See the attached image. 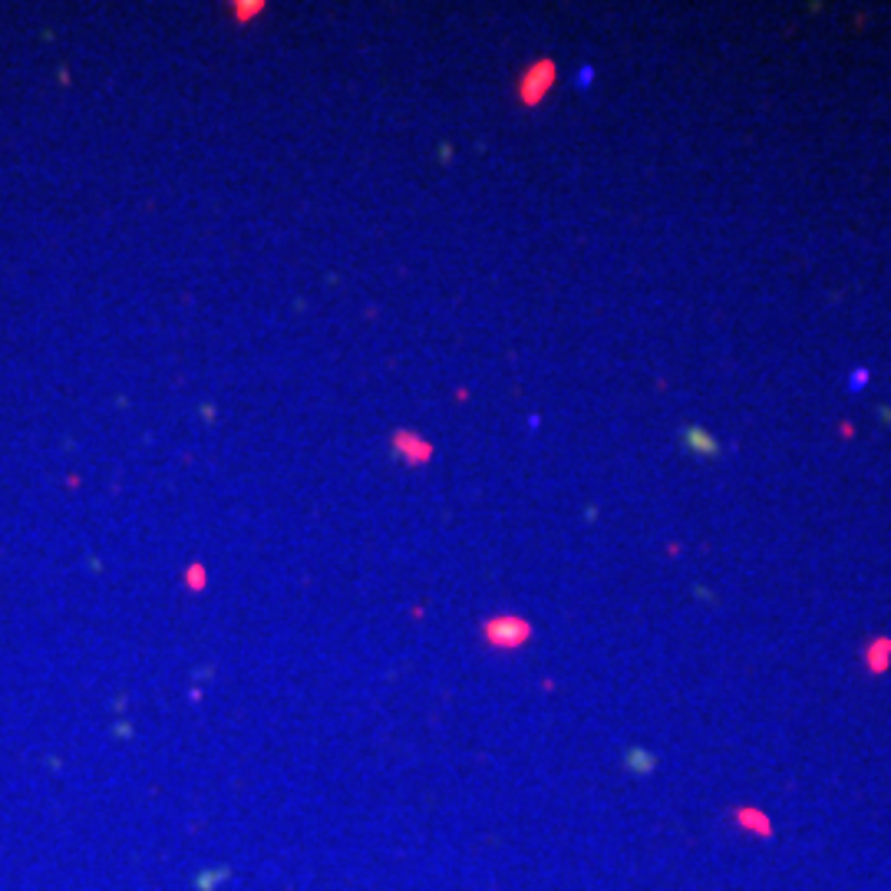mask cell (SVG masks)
<instances>
[{
	"label": "cell",
	"mask_w": 891,
	"mask_h": 891,
	"mask_svg": "<svg viewBox=\"0 0 891 891\" xmlns=\"http://www.w3.org/2000/svg\"><path fill=\"white\" fill-rule=\"evenodd\" d=\"M684 446H690V450H697L700 456H717V453H720L717 439H713L707 429H697V426L684 429Z\"/></svg>",
	"instance_id": "2"
},
{
	"label": "cell",
	"mask_w": 891,
	"mask_h": 891,
	"mask_svg": "<svg viewBox=\"0 0 891 891\" xmlns=\"http://www.w3.org/2000/svg\"><path fill=\"white\" fill-rule=\"evenodd\" d=\"M861 380H868V370H865V373H855V383H851V390H861Z\"/></svg>",
	"instance_id": "3"
},
{
	"label": "cell",
	"mask_w": 891,
	"mask_h": 891,
	"mask_svg": "<svg viewBox=\"0 0 891 891\" xmlns=\"http://www.w3.org/2000/svg\"><path fill=\"white\" fill-rule=\"evenodd\" d=\"M552 80H555V64H535L529 74H526V80H522V103H539L545 93H549V87H552Z\"/></svg>",
	"instance_id": "1"
}]
</instances>
